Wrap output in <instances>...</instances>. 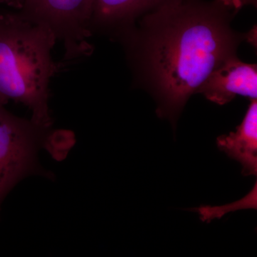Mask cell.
<instances>
[{
  "label": "cell",
  "mask_w": 257,
  "mask_h": 257,
  "mask_svg": "<svg viewBox=\"0 0 257 257\" xmlns=\"http://www.w3.org/2000/svg\"><path fill=\"white\" fill-rule=\"evenodd\" d=\"M0 103V209L7 196L28 176L49 177L38 161L42 149L53 156L64 154V145H71L70 132L55 130L20 117Z\"/></svg>",
  "instance_id": "obj_3"
},
{
  "label": "cell",
  "mask_w": 257,
  "mask_h": 257,
  "mask_svg": "<svg viewBox=\"0 0 257 257\" xmlns=\"http://www.w3.org/2000/svg\"><path fill=\"white\" fill-rule=\"evenodd\" d=\"M172 0H94L91 35L101 34L116 40L143 15Z\"/></svg>",
  "instance_id": "obj_6"
},
{
  "label": "cell",
  "mask_w": 257,
  "mask_h": 257,
  "mask_svg": "<svg viewBox=\"0 0 257 257\" xmlns=\"http://www.w3.org/2000/svg\"><path fill=\"white\" fill-rule=\"evenodd\" d=\"M216 144L221 151L241 164L243 175L256 176V99H251L246 114L236 131L219 136L216 140Z\"/></svg>",
  "instance_id": "obj_7"
},
{
  "label": "cell",
  "mask_w": 257,
  "mask_h": 257,
  "mask_svg": "<svg viewBox=\"0 0 257 257\" xmlns=\"http://www.w3.org/2000/svg\"><path fill=\"white\" fill-rule=\"evenodd\" d=\"M219 1L222 3L229 9L234 10L235 12L238 11L243 7L241 0H219Z\"/></svg>",
  "instance_id": "obj_9"
},
{
  "label": "cell",
  "mask_w": 257,
  "mask_h": 257,
  "mask_svg": "<svg viewBox=\"0 0 257 257\" xmlns=\"http://www.w3.org/2000/svg\"><path fill=\"white\" fill-rule=\"evenodd\" d=\"M197 93L219 105L227 104L236 95L256 99V64L245 63L236 55L231 56L211 72Z\"/></svg>",
  "instance_id": "obj_5"
},
{
  "label": "cell",
  "mask_w": 257,
  "mask_h": 257,
  "mask_svg": "<svg viewBox=\"0 0 257 257\" xmlns=\"http://www.w3.org/2000/svg\"><path fill=\"white\" fill-rule=\"evenodd\" d=\"M94 0H23L24 18L48 29L64 48V63L92 55L89 30Z\"/></svg>",
  "instance_id": "obj_4"
},
{
  "label": "cell",
  "mask_w": 257,
  "mask_h": 257,
  "mask_svg": "<svg viewBox=\"0 0 257 257\" xmlns=\"http://www.w3.org/2000/svg\"><path fill=\"white\" fill-rule=\"evenodd\" d=\"M231 10L219 0H172L116 39L135 82L156 99L160 117L175 123L211 72L236 55L246 35L231 29Z\"/></svg>",
  "instance_id": "obj_1"
},
{
  "label": "cell",
  "mask_w": 257,
  "mask_h": 257,
  "mask_svg": "<svg viewBox=\"0 0 257 257\" xmlns=\"http://www.w3.org/2000/svg\"><path fill=\"white\" fill-rule=\"evenodd\" d=\"M23 0H0V5H5L13 10L18 11L23 6Z\"/></svg>",
  "instance_id": "obj_8"
},
{
  "label": "cell",
  "mask_w": 257,
  "mask_h": 257,
  "mask_svg": "<svg viewBox=\"0 0 257 257\" xmlns=\"http://www.w3.org/2000/svg\"><path fill=\"white\" fill-rule=\"evenodd\" d=\"M241 1H242L243 6L246 5H250L256 7L257 0H241Z\"/></svg>",
  "instance_id": "obj_10"
},
{
  "label": "cell",
  "mask_w": 257,
  "mask_h": 257,
  "mask_svg": "<svg viewBox=\"0 0 257 257\" xmlns=\"http://www.w3.org/2000/svg\"><path fill=\"white\" fill-rule=\"evenodd\" d=\"M57 43L48 29L16 10H0V103H21L34 122L52 127L50 84L65 63L52 57Z\"/></svg>",
  "instance_id": "obj_2"
}]
</instances>
